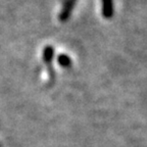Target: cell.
<instances>
[{
    "label": "cell",
    "instance_id": "obj_1",
    "mask_svg": "<svg viewBox=\"0 0 147 147\" xmlns=\"http://www.w3.org/2000/svg\"><path fill=\"white\" fill-rule=\"evenodd\" d=\"M53 55H54V49L51 45L45 46L43 50V60L45 62L47 69H48V75L50 77L51 82L54 81V71L52 67V61H53Z\"/></svg>",
    "mask_w": 147,
    "mask_h": 147
},
{
    "label": "cell",
    "instance_id": "obj_2",
    "mask_svg": "<svg viewBox=\"0 0 147 147\" xmlns=\"http://www.w3.org/2000/svg\"><path fill=\"white\" fill-rule=\"evenodd\" d=\"M76 3H77V0H65L64 1L63 6H62V9L59 14L60 22H67L69 20Z\"/></svg>",
    "mask_w": 147,
    "mask_h": 147
},
{
    "label": "cell",
    "instance_id": "obj_3",
    "mask_svg": "<svg viewBox=\"0 0 147 147\" xmlns=\"http://www.w3.org/2000/svg\"><path fill=\"white\" fill-rule=\"evenodd\" d=\"M102 16L106 20L113 16V0H102Z\"/></svg>",
    "mask_w": 147,
    "mask_h": 147
},
{
    "label": "cell",
    "instance_id": "obj_4",
    "mask_svg": "<svg viewBox=\"0 0 147 147\" xmlns=\"http://www.w3.org/2000/svg\"><path fill=\"white\" fill-rule=\"evenodd\" d=\"M57 61H58V64H59L60 67H63V69H67L71 65V60L69 58V55L67 54H59L57 57Z\"/></svg>",
    "mask_w": 147,
    "mask_h": 147
}]
</instances>
